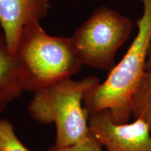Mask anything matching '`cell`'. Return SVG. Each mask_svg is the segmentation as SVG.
Listing matches in <instances>:
<instances>
[{"mask_svg": "<svg viewBox=\"0 0 151 151\" xmlns=\"http://www.w3.org/2000/svg\"><path fill=\"white\" fill-rule=\"evenodd\" d=\"M88 126L106 151H151V132L140 118L132 123L116 124L107 110L90 115Z\"/></svg>", "mask_w": 151, "mask_h": 151, "instance_id": "5", "label": "cell"}, {"mask_svg": "<svg viewBox=\"0 0 151 151\" xmlns=\"http://www.w3.org/2000/svg\"><path fill=\"white\" fill-rule=\"evenodd\" d=\"M16 57L11 54L3 32H0V113L22 92Z\"/></svg>", "mask_w": 151, "mask_h": 151, "instance_id": "7", "label": "cell"}, {"mask_svg": "<svg viewBox=\"0 0 151 151\" xmlns=\"http://www.w3.org/2000/svg\"><path fill=\"white\" fill-rule=\"evenodd\" d=\"M142 16L137 20L138 31L120 62L103 83L92 87L85 94L83 106L90 115L107 110L116 124L128 122L132 116L131 103L145 71L151 41V0H139Z\"/></svg>", "mask_w": 151, "mask_h": 151, "instance_id": "1", "label": "cell"}, {"mask_svg": "<svg viewBox=\"0 0 151 151\" xmlns=\"http://www.w3.org/2000/svg\"><path fill=\"white\" fill-rule=\"evenodd\" d=\"M99 83L96 76L80 81L67 78L35 92L27 111L39 123L55 124L54 147L67 148L88 137L90 114L82 102L86 92Z\"/></svg>", "mask_w": 151, "mask_h": 151, "instance_id": "3", "label": "cell"}, {"mask_svg": "<svg viewBox=\"0 0 151 151\" xmlns=\"http://www.w3.org/2000/svg\"><path fill=\"white\" fill-rule=\"evenodd\" d=\"M102 148L103 146L101 143L90 132L88 137L82 142L77 143L74 146L63 148H57L52 146L49 148L48 151H103Z\"/></svg>", "mask_w": 151, "mask_h": 151, "instance_id": "10", "label": "cell"}, {"mask_svg": "<svg viewBox=\"0 0 151 151\" xmlns=\"http://www.w3.org/2000/svg\"><path fill=\"white\" fill-rule=\"evenodd\" d=\"M0 151H30L18 139L9 120L0 118Z\"/></svg>", "mask_w": 151, "mask_h": 151, "instance_id": "9", "label": "cell"}, {"mask_svg": "<svg viewBox=\"0 0 151 151\" xmlns=\"http://www.w3.org/2000/svg\"><path fill=\"white\" fill-rule=\"evenodd\" d=\"M151 69V41L149 46L148 55H147L146 59V69Z\"/></svg>", "mask_w": 151, "mask_h": 151, "instance_id": "11", "label": "cell"}, {"mask_svg": "<svg viewBox=\"0 0 151 151\" xmlns=\"http://www.w3.org/2000/svg\"><path fill=\"white\" fill-rule=\"evenodd\" d=\"M15 56L22 90L34 93L71 78L83 66L71 37L49 35L37 20L22 28Z\"/></svg>", "mask_w": 151, "mask_h": 151, "instance_id": "2", "label": "cell"}, {"mask_svg": "<svg viewBox=\"0 0 151 151\" xmlns=\"http://www.w3.org/2000/svg\"><path fill=\"white\" fill-rule=\"evenodd\" d=\"M50 0H0V24L11 54L15 55L22 28L46 18Z\"/></svg>", "mask_w": 151, "mask_h": 151, "instance_id": "6", "label": "cell"}, {"mask_svg": "<svg viewBox=\"0 0 151 151\" xmlns=\"http://www.w3.org/2000/svg\"><path fill=\"white\" fill-rule=\"evenodd\" d=\"M131 108L132 116L144 120L151 132V69L145 71L132 97Z\"/></svg>", "mask_w": 151, "mask_h": 151, "instance_id": "8", "label": "cell"}, {"mask_svg": "<svg viewBox=\"0 0 151 151\" xmlns=\"http://www.w3.org/2000/svg\"><path fill=\"white\" fill-rule=\"evenodd\" d=\"M129 18L106 6L98 7L71 37L83 66L111 71L118 49L131 35Z\"/></svg>", "mask_w": 151, "mask_h": 151, "instance_id": "4", "label": "cell"}]
</instances>
